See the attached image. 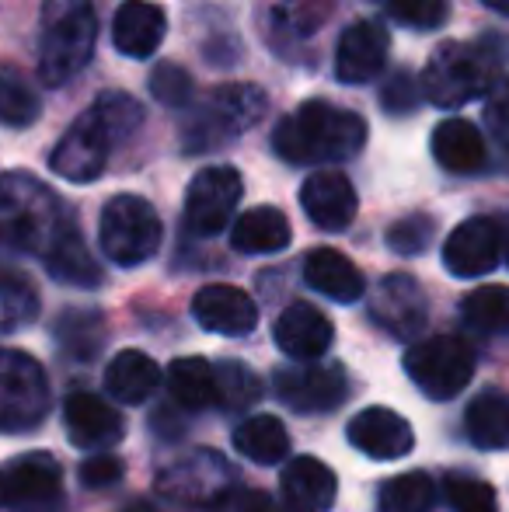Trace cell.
I'll list each match as a JSON object with an SVG mask.
<instances>
[{
	"mask_svg": "<svg viewBox=\"0 0 509 512\" xmlns=\"http://www.w3.org/2000/svg\"><path fill=\"white\" fill-rule=\"evenodd\" d=\"M506 258H509V251H506Z\"/></svg>",
	"mask_w": 509,
	"mask_h": 512,
	"instance_id": "f907efd6",
	"label": "cell"
},
{
	"mask_svg": "<svg viewBox=\"0 0 509 512\" xmlns=\"http://www.w3.org/2000/svg\"><path fill=\"white\" fill-rule=\"evenodd\" d=\"M367 122L332 102H304L272 133V147L290 164H339L360 154Z\"/></svg>",
	"mask_w": 509,
	"mask_h": 512,
	"instance_id": "7a4b0ae2",
	"label": "cell"
},
{
	"mask_svg": "<svg viewBox=\"0 0 509 512\" xmlns=\"http://www.w3.org/2000/svg\"><path fill=\"white\" fill-rule=\"evenodd\" d=\"M220 506L224 512H279V506L265 492H234Z\"/></svg>",
	"mask_w": 509,
	"mask_h": 512,
	"instance_id": "bcb514c9",
	"label": "cell"
},
{
	"mask_svg": "<svg viewBox=\"0 0 509 512\" xmlns=\"http://www.w3.org/2000/svg\"><path fill=\"white\" fill-rule=\"evenodd\" d=\"M387 49H391V35L377 21H353L342 32L339 46H335V77L342 84H367L374 81L387 63Z\"/></svg>",
	"mask_w": 509,
	"mask_h": 512,
	"instance_id": "e0dca14e",
	"label": "cell"
},
{
	"mask_svg": "<svg viewBox=\"0 0 509 512\" xmlns=\"http://www.w3.org/2000/svg\"><path fill=\"white\" fill-rule=\"evenodd\" d=\"M503 258V230L489 216H471L461 227L450 230L443 244V265L457 279H478L492 272Z\"/></svg>",
	"mask_w": 509,
	"mask_h": 512,
	"instance_id": "9a60e30c",
	"label": "cell"
},
{
	"mask_svg": "<svg viewBox=\"0 0 509 512\" xmlns=\"http://www.w3.org/2000/svg\"><path fill=\"white\" fill-rule=\"evenodd\" d=\"M433 157L440 168L454 175H471L485 168V136L468 119H443L433 129Z\"/></svg>",
	"mask_w": 509,
	"mask_h": 512,
	"instance_id": "484cf974",
	"label": "cell"
},
{
	"mask_svg": "<svg viewBox=\"0 0 509 512\" xmlns=\"http://www.w3.org/2000/svg\"><path fill=\"white\" fill-rule=\"evenodd\" d=\"M234 450L252 464H279L290 453V432L276 415H252L234 429Z\"/></svg>",
	"mask_w": 509,
	"mask_h": 512,
	"instance_id": "f546056e",
	"label": "cell"
},
{
	"mask_svg": "<svg viewBox=\"0 0 509 512\" xmlns=\"http://www.w3.org/2000/svg\"><path fill=\"white\" fill-rule=\"evenodd\" d=\"M485 126L509 143V81H496L485 98Z\"/></svg>",
	"mask_w": 509,
	"mask_h": 512,
	"instance_id": "f6af8a7d",
	"label": "cell"
},
{
	"mask_svg": "<svg viewBox=\"0 0 509 512\" xmlns=\"http://www.w3.org/2000/svg\"><path fill=\"white\" fill-rule=\"evenodd\" d=\"M405 373L429 401H450L471 384L475 356L454 335H433L405 352Z\"/></svg>",
	"mask_w": 509,
	"mask_h": 512,
	"instance_id": "9c48e42d",
	"label": "cell"
},
{
	"mask_svg": "<svg viewBox=\"0 0 509 512\" xmlns=\"http://www.w3.org/2000/svg\"><path fill=\"white\" fill-rule=\"evenodd\" d=\"M63 425L77 450H109L123 439V415L105 398L88 391H74L63 401Z\"/></svg>",
	"mask_w": 509,
	"mask_h": 512,
	"instance_id": "2e32d148",
	"label": "cell"
},
{
	"mask_svg": "<svg viewBox=\"0 0 509 512\" xmlns=\"http://www.w3.org/2000/svg\"><path fill=\"white\" fill-rule=\"evenodd\" d=\"M272 338L276 345L286 352L290 359H321L332 345L335 331H332V321L321 314L318 307L311 304H290L283 314L276 317V328H272Z\"/></svg>",
	"mask_w": 509,
	"mask_h": 512,
	"instance_id": "7402d4cb",
	"label": "cell"
},
{
	"mask_svg": "<svg viewBox=\"0 0 509 512\" xmlns=\"http://www.w3.org/2000/svg\"><path fill=\"white\" fill-rule=\"evenodd\" d=\"M307 220L321 230H346L356 220V189L342 171H314L300 189Z\"/></svg>",
	"mask_w": 509,
	"mask_h": 512,
	"instance_id": "ffe728a7",
	"label": "cell"
},
{
	"mask_svg": "<svg viewBox=\"0 0 509 512\" xmlns=\"http://www.w3.org/2000/svg\"><path fill=\"white\" fill-rule=\"evenodd\" d=\"M192 317L203 324L213 335L241 338L248 331H255L258 324V307L245 290L227 283H210L192 297Z\"/></svg>",
	"mask_w": 509,
	"mask_h": 512,
	"instance_id": "d6986e66",
	"label": "cell"
},
{
	"mask_svg": "<svg viewBox=\"0 0 509 512\" xmlns=\"http://www.w3.org/2000/svg\"><path fill=\"white\" fill-rule=\"evenodd\" d=\"M164 32H168V18L161 7L147 4V0H126L112 18V42L119 53L133 56V60L154 56L164 42Z\"/></svg>",
	"mask_w": 509,
	"mask_h": 512,
	"instance_id": "603a6c76",
	"label": "cell"
},
{
	"mask_svg": "<svg viewBox=\"0 0 509 512\" xmlns=\"http://www.w3.org/2000/svg\"><path fill=\"white\" fill-rule=\"evenodd\" d=\"M482 4H489L492 11H499V14H506V18H509V0H482Z\"/></svg>",
	"mask_w": 509,
	"mask_h": 512,
	"instance_id": "7dc6e473",
	"label": "cell"
},
{
	"mask_svg": "<svg viewBox=\"0 0 509 512\" xmlns=\"http://www.w3.org/2000/svg\"><path fill=\"white\" fill-rule=\"evenodd\" d=\"M150 95L168 108H182L192 102L196 84H192L189 70L175 67V63H161V67H154V74H150Z\"/></svg>",
	"mask_w": 509,
	"mask_h": 512,
	"instance_id": "ab89813d",
	"label": "cell"
},
{
	"mask_svg": "<svg viewBox=\"0 0 509 512\" xmlns=\"http://www.w3.org/2000/svg\"><path fill=\"white\" fill-rule=\"evenodd\" d=\"M269 108L262 88L255 84H220L199 105L182 126L185 154H206V150L224 147L227 140L248 133Z\"/></svg>",
	"mask_w": 509,
	"mask_h": 512,
	"instance_id": "8992f818",
	"label": "cell"
},
{
	"mask_svg": "<svg viewBox=\"0 0 509 512\" xmlns=\"http://www.w3.org/2000/svg\"><path fill=\"white\" fill-rule=\"evenodd\" d=\"M443 495H447L454 512H496V492H492V485L471 478V474H447Z\"/></svg>",
	"mask_w": 509,
	"mask_h": 512,
	"instance_id": "f35d334b",
	"label": "cell"
},
{
	"mask_svg": "<svg viewBox=\"0 0 509 512\" xmlns=\"http://www.w3.org/2000/svg\"><path fill=\"white\" fill-rule=\"evenodd\" d=\"M42 102L35 95L32 81H28L21 70L0 67V122L14 129H25L39 119Z\"/></svg>",
	"mask_w": 509,
	"mask_h": 512,
	"instance_id": "e575fe53",
	"label": "cell"
},
{
	"mask_svg": "<svg viewBox=\"0 0 509 512\" xmlns=\"http://www.w3.org/2000/svg\"><path fill=\"white\" fill-rule=\"evenodd\" d=\"M126 512H154L150 506H133V509H126Z\"/></svg>",
	"mask_w": 509,
	"mask_h": 512,
	"instance_id": "c3c4849f",
	"label": "cell"
},
{
	"mask_svg": "<svg viewBox=\"0 0 509 512\" xmlns=\"http://www.w3.org/2000/svg\"><path fill=\"white\" fill-rule=\"evenodd\" d=\"M422 102V84L415 81L412 74H405V70H398L394 77H387L384 88H381V105L387 108L391 115H408L415 112Z\"/></svg>",
	"mask_w": 509,
	"mask_h": 512,
	"instance_id": "7bdbcfd3",
	"label": "cell"
},
{
	"mask_svg": "<svg viewBox=\"0 0 509 512\" xmlns=\"http://www.w3.org/2000/svg\"><path fill=\"white\" fill-rule=\"evenodd\" d=\"M161 384V370L157 363L140 349H123L105 370V391L119 401V405H143Z\"/></svg>",
	"mask_w": 509,
	"mask_h": 512,
	"instance_id": "4316f807",
	"label": "cell"
},
{
	"mask_svg": "<svg viewBox=\"0 0 509 512\" xmlns=\"http://www.w3.org/2000/svg\"><path fill=\"white\" fill-rule=\"evenodd\" d=\"M231 481L234 471L220 453L199 450L182 457L161 474V492L178 502H189V506H217V502H224L231 495L227 492Z\"/></svg>",
	"mask_w": 509,
	"mask_h": 512,
	"instance_id": "4fadbf2b",
	"label": "cell"
},
{
	"mask_svg": "<svg viewBox=\"0 0 509 512\" xmlns=\"http://www.w3.org/2000/svg\"><path fill=\"white\" fill-rule=\"evenodd\" d=\"M0 506H4V478H0Z\"/></svg>",
	"mask_w": 509,
	"mask_h": 512,
	"instance_id": "681fc988",
	"label": "cell"
},
{
	"mask_svg": "<svg viewBox=\"0 0 509 512\" xmlns=\"http://www.w3.org/2000/svg\"><path fill=\"white\" fill-rule=\"evenodd\" d=\"M332 11H335V0H279L272 7V21H276V32L283 39L304 42L325 28Z\"/></svg>",
	"mask_w": 509,
	"mask_h": 512,
	"instance_id": "d6a6232c",
	"label": "cell"
},
{
	"mask_svg": "<svg viewBox=\"0 0 509 512\" xmlns=\"http://www.w3.org/2000/svg\"><path fill=\"white\" fill-rule=\"evenodd\" d=\"M464 429L478 450H509V398L485 391L464 411Z\"/></svg>",
	"mask_w": 509,
	"mask_h": 512,
	"instance_id": "f1b7e54d",
	"label": "cell"
},
{
	"mask_svg": "<svg viewBox=\"0 0 509 512\" xmlns=\"http://www.w3.org/2000/svg\"><path fill=\"white\" fill-rule=\"evenodd\" d=\"M161 216L157 209L140 196H116L102 209V223H98V241L102 251L123 269L143 265L157 255L161 248Z\"/></svg>",
	"mask_w": 509,
	"mask_h": 512,
	"instance_id": "52a82bcc",
	"label": "cell"
},
{
	"mask_svg": "<svg viewBox=\"0 0 509 512\" xmlns=\"http://www.w3.org/2000/svg\"><path fill=\"white\" fill-rule=\"evenodd\" d=\"M98 18L91 0H46L42 4L39 77L46 88H63L88 67L95 53Z\"/></svg>",
	"mask_w": 509,
	"mask_h": 512,
	"instance_id": "3957f363",
	"label": "cell"
},
{
	"mask_svg": "<svg viewBox=\"0 0 509 512\" xmlns=\"http://www.w3.org/2000/svg\"><path fill=\"white\" fill-rule=\"evenodd\" d=\"M370 321L381 331L394 338H412L422 335L429 321V307H426V293L405 272H394V276H384L381 283L370 293Z\"/></svg>",
	"mask_w": 509,
	"mask_h": 512,
	"instance_id": "5bb4252c",
	"label": "cell"
},
{
	"mask_svg": "<svg viewBox=\"0 0 509 512\" xmlns=\"http://www.w3.org/2000/svg\"><path fill=\"white\" fill-rule=\"evenodd\" d=\"M77 478H81L84 488H109L123 478V460L109 457V453H95V457H88L81 464Z\"/></svg>",
	"mask_w": 509,
	"mask_h": 512,
	"instance_id": "ee69618b",
	"label": "cell"
},
{
	"mask_svg": "<svg viewBox=\"0 0 509 512\" xmlns=\"http://www.w3.org/2000/svg\"><path fill=\"white\" fill-rule=\"evenodd\" d=\"M42 258H46L49 276L60 279V283H70V286H98L102 283V269H98V262L91 258L81 230H77L70 220L56 230V237L49 241V248L42 251Z\"/></svg>",
	"mask_w": 509,
	"mask_h": 512,
	"instance_id": "d4e9b609",
	"label": "cell"
},
{
	"mask_svg": "<svg viewBox=\"0 0 509 512\" xmlns=\"http://www.w3.org/2000/svg\"><path fill=\"white\" fill-rule=\"evenodd\" d=\"M304 279L311 290H318L321 297L335 300V304H356V300L367 293V283H363L360 269L335 248L311 251L304 262Z\"/></svg>",
	"mask_w": 509,
	"mask_h": 512,
	"instance_id": "cb8c5ba5",
	"label": "cell"
},
{
	"mask_svg": "<svg viewBox=\"0 0 509 512\" xmlns=\"http://www.w3.org/2000/svg\"><path fill=\"white\" fill-rule=\"evenodd\" d=\"M143 122V108L136 98L123 91L102 95L84 115H77L74 126L60 136L56 150L49 154V168L67 182H95L109 164V154L116 143L133 136Z\"/></svg>",
	"mask_w": 509,
	"mask_h": 512,
	"instance_id": "6da1fadb",
	"label": "cell"
},
{
	"mask_svg": "<svg viewBox=\"0 0 509 512\" xmlns=\"http://www.w3.org/2000/svg\"><path fill=\"white\" fill-rule=\"evenodd\" d=\"M49 415V380L39 359L0 349V432H32Z\"/></svg>",
	"mask_w": 509,
	"mask_h": 512,
	"instance_id": "ba28073f",
	"label": "cell"
},
{
	"mask_svg": "<svg viewBox=\"0 0 509 512\" xmlns=\"http://www.w3.org/2000/svg\"><path fill=\"white\" fill-rule=\"evenodd\" d=\"M7 512H60L63 471L53 453H25L4 474Z\"/></svg>",
	"mask_w": 509,
	"mask_h": 512,
	"instance_id": "7c38bea8",
	"label": "cell"
},
{
	"mask_svg": "<svg viewBox=\"0 0 509 512\" xmlns=\"http://www.w3.org/2000/svg\"><path fill=\"white\" fill-rule=\"evenodd\" d=\"M56 338H60L63 352H70L74 359H95L105 342L102 314H95V310H70L56 324Z\"/></svg>",
	"mask_w": 509,
	"mask_h": 512,
	"instance_id": "8d00e7d4",
	"label": "cell"
},
{
	"mask_svg": "<svg viewBox=\"0 0 509 512\" xmlns=\"http://www.w3.org/2000/svg\"><path fill=\"white\" fill-rule=\"evenodd\" d=\"M39 317V293L21 272L0 269V331H18Z\"/></svg>",
	"mask_w": 509,
	"mask_h": 512,
	"instance_id": "d590c367",
	"label": "cell"
},
{
	"mask_svg": "<svg viewBox=\"0 0 509 512\" xmlns=\"http://www.w3.org/2000/svg\"><path fill=\"white\" fill-rule=\"evenodd\" d=\"M384 11L408 28H440L450 14V0H384Z\"/></svg>",
	"mask_w": 509,
	"mask_h": 512,
	"instance_id": "b9f144b4",
	"label": "cell"
},
{
	"mask_svg": "<svg viewBox=\"0 0 509 512\" xmlns=\"http://www.w3.org/2000/svg\"><path fill=\"white\" fill-rule=\"evenodd\" d=\"M499 60L478 42H443L422 70V98L436 108H461L489 95Z\"/></svg>",
	"mask_w": 509,
	"mask_h": 512,
	"instance_id": "5b68a950",
	"label": "cell"
},
{
	"mask_svg": "<svg viewBox=\"0 0 509 512\" xmlns=\"http://www.w3.org/2000/svg\"><path fill=\"white\" fill-rule=\"evenodd\" d=\"M217 373V405L224 408H252L262 398V384H258L255 370L245 366L241 359H224L213 366Z\"/></svg>",
	"mask_w": 509,
	"mask_h": 512,
	"instance_id": "74e56055",
	"label": "cell"
},
{
	"mask_svg": "<svg viewBox=\"0 0 509 512\" xmlns=\"http://www.w3.org/2000/svg\"><path fill=\"white\" fill-rule=\"evenodd\" d=\"M63 223H67V216H63L60 199L39 178H0V248L42 255Z\"/></svg>",
	"mask_w": 509,
	"mask_h": 512,
	"instance_id": "277c9868",
	"label": "cell"
},
{
	"mask_svg": "<svg viewBox=\"0 0 509 512\" xmlns=\"http://www.w3.org/2000/svg\"><path fill=\"white\" fill-rule=\"evenodd\" d=\"M433 506H436V485L422 471L387 478L381 492H377V509L381 512H433Z\"/></svg>",
	"mask_w": 509,
	"mask_h": 512,
	"instance_id": "1f68e13d",
	"label": "cell"
},
{
	"mask_svg": "<svg viewBox=\"0 0 509 512\" xmlns=\"http://www.w3.org/2000/svg\"><path fill=\"white\" fill-rule=\"evenodd\" d=\"M279 492H283L286 512H328L335 506V492H339V481H335L332 467L318 457H293L283 467V481H279Z\"/></svg>",
	"mask_w": 509,
	"mask_h": 512,
	"instance_id": "44dd1931",
	"label": "cell"
},
{
	"mask_svg": "<svg viewBox=\"0 0 509 512\" xmlns=\"http://www.w3.org/2000/svg\"><path fill=\"white\" fill-rule=\"evenodd\" d=\"M276 398L286 408L300 411V415H325V411L339 408L349 394L346 370L335 363H318L307 359L304 366H286L276 370Z\"/></svg>",
	"mask_w": 509,
	"mask_h": 512,
	"instance_id": "8fae6325",
	"label": "cell"
},
{
	"mask_svg": "<svg viewBox=\"0 0 509 512\" xmlns=\"http://www.w3.org/2000/svg\"><path fill=\"white\" fill-rule=\"evenodd\" d=\"M433 216H422V213H412V216H401L391 230H387V244H391L398 255L412 258V255H422L433 241Z\"/></svg>",
	"mask_w": 509,
	"mask_h": 512,
	"instance_id": "60d3db41",
	"label": "cell"
},
{
	"mask_svg": "<svg viewBox=\"0 0 509 512\" xmlns=\"http://www.w3.org/2000/svg\"><path fill=\"white\" fill-rule=\"evenodd\" d=\"M349 443L356 446L360 453L374 460H401L412 453L415 446V432L398 411L391 408H363L360 415L349 418L346 425Z\"/></svg>",
	"mask_w": 509,
	"mask_h": 512,
	"instance_id": "ac0fdd59",
	"label": "cell"
},
{
	"mask_svg": "<svg viewBox=\"0 0 509 512\" xmlns=\"http://www.w3.org/2000/svg\"><path fill=\"white\" fill-rule=\"evenodd\" d=\"M461 317L468 328L485 335L509 331V286H478L461 300Z\"/></svg>",
	"mask_w": 509,
	"mask_h": 512,
	"instance_id": "836d02e7",
	"label": "cell"
},
{
	"mask_svg": "<svg viewBox=\"0 0 509 512\" xmlns=\"http://www.w3.org/2000/svg\"><path fill=\"white\" fill-rule=\"evenodd\" d=\"M168 391L175 398V405L182 408H210L217 405V373H213V363L199 356H185L175 359L168 366Z\"/></svg>",
	"mask_w": 509,
	"mask_h": 512,
	"instance_id": "4dcf8cb0",
	"label": "cell"
},
{
	"mask_svg": "<svg viewBox=\"0 0 509 512\" xmlns=\"http://www.w3.org/2000/svg\"><path fill=\"white\" fill-rule=\"evenodd\" d=\"M290 220L276 206H255L241 213L231 227V244L241 255H272L290 244Z\"/></svg>",
	"mask_w": 509,
	"mask_h": 512,
	"instance_id": "83f0119b",
	"label": "cell"
},
{
	"mask_svg": "<svg viewBox=\"0 0 509 512\" xmlns=\"http://www.w3.org/2000/svg\"><path fill=\"white\" fill-rule=\"evenodd\" d=\"M241 196H245V182L234 168L220 164V168L199 171L185 192V227L199 237L224 234Z\"/></svg>",
	"mask_w": 509,
	"mask_h": 512,
	"instance_id": "30bf717a",
	"label": "cell"
}]
</instances>
